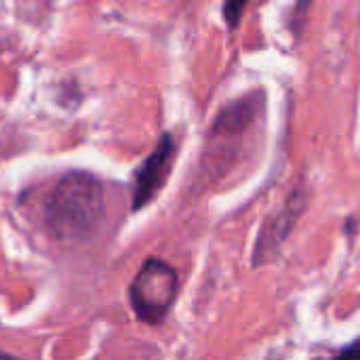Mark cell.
<instances>
[{"label": "cell", "mask_w": 360, "mask_h": 360, "mask_svg": "<svg viewBox=\"0 0 360 360\" xmlns=\"http://www.w3.org/2000/svg\"><path fill=\"white\" fill-rule=\"evenodd\" d=\"M103 213L101 184L89 173H70L59 179L46 205V224L61 240L86 238Z\"/></svg>", "instance_id": "1"}, {"label": "cell", "mask_w": 360, "mask_h": 360, "mask_svg": "<svg viewBox=\"0 0 360 360\" xmlns=\"http://www.w3.org/2000/svg\"><path fill=\"white\" fill-rule=\"evenodd\" d=\"M177 272L162 259H148L129 289L135 316L148 325L162 323L177 297Z\"/></svg>", "instance_id": "2"}, {"label": "cell", "mask_w": 360, "mask_h": 360, "mask_svg": "<svg viewBox=\"0 0 360 360\" xmlns=\"http://www.w3.org/2000/svg\"><path fill=\"white\" fill-rule=\"evenodd\" d=\"M175 158V141L169 133L160 137L158 148L146 158V162L135 173V188H133V211L143 209L165 186Z\"/></svg>", "instance_id": "3"}, {"label": "cell", "mask_w": 360, "mask_h": 360, "mask_svg": "<svg viewBox=\"0 0 360 360\" xmlns=\"http://www.w3.org/2000/svg\"><path fill=\"white\" fill-rule=\"evenodd\" d=\"M302 207H304V202L300 200L297 194H293L287 200V205L264 224L262 236L257 238V247H255V264H264L268 257H272L276 253V249L289 236V232H291L293 224L297 221L300 213L304 211Z\"/></svg>", "instance_id": "4"}, {"label": "cell", "mask_w": 360, "mask_h": 360, "mask_svg": "<svg viewBox=\"0 0 360 360\" xmlns=\"http://www.w3.org/2000/svg\"><path fill=\"white\" fill-rule=\"evenodd\" d=\"M247 4H249V0H224V17L232 30L238 27V21L245 13Z\"/></svg>", "instance_id": "5"}, {"label": "cell", "mask_w": 360, "mask_h": 360, "mask_svg": "<svg viewBox=\"0 0 360 360\" xmlns=\"http://www.w3.org/2000/svg\"><path fill=\"white\" fill-rule=\"evenodd\" d=\"M338 356H354V359H360V340L359 342H354L350 348H346V350L338 352Z\"/></svg>", "instance_id": "6"}, {"label": "cell", "mask_w": 360, "mask_h": 360, "mask_svg": "<svg viewBox=\"0 0 360 360\" xmlns=\"http://www.w3.org/2000/svg\"><path fill=\"white\" fill-rule=\"evenodd\" d=\"M0 356H4V354H2V352H0Z\"/></svg>", "instance_id": "7"}]
</instances>
